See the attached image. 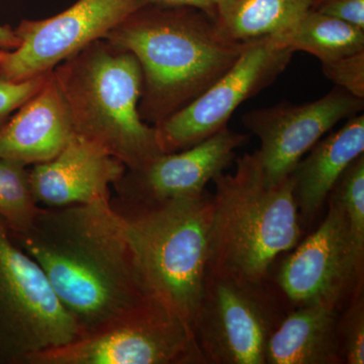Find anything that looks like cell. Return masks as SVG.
<instances>
[{"label":"cell","mask_w":364,"mask_h":364,"mask_svg":"<svg viewBox=\"0 0 364 364\" xmlns=\"http://www.w3.org/2000/svg\"><path fill=\"white\" fill-rule=\"evenodd\" d=\"M11 236L42 268L80 336L154 301L111 200L40 207L30 227Z\"/></svg>","instance_id":"cell-1"},{"label":"cell","mask_w":364,"mask_h":364,"mask_svg":"<svg viewBox=\"0 0 364 364\" xmlns=\"http://www.w3.org/2000/svg\"><path fill=\"white\" fill-rule=\"evenodd\" d=\"M104 39L138 60L143 74L139 114L151 126L214 85L236 63L245 44L228 38L203 9L158 1L130 14Z\"/></svg>","instance_id":"cell-2"},{"label":"cell","mask_w":364,"mask_h":364,"mask_svg":"<svg viewBox=\"0 0 364 364\" xmlns=\"http://www.w3.org/2000/svg\"><path fill=\"white\" fill-rule=\"evenodd\" d=\"M235 163L233 173L221 172L213 179L208 272L265 282L275 260L301 238L294 179L289 174L267 186L255 152Z\"/></svg>","instance_id":"cell-3"},{"label":"cell","mask_w":364,"mask_h":364,"mask_svg":"<svg viewBox=\"0 0 364 364\" xmlns=\"http://www.w3.org/2000/svg\"><path fill=\"white\" fill-rule=\"evenodd\" d=\"M74 134L102 146L128 170L163 154L154 126L139 114L143 74L131 52L100 39L53 70Z\"/></svg>","instance_id":"cell-4"},{"label":"cell","mask_w":364,"mask_h":364,"mask_svg":"<svg viewBox=\"0 0 364 364\" xmlns=\"http://www.w3.org/2000/svg\"><path fill=\"white\" fill-rule=\"evenodd\" d=\"M213 196L117 213L151 299L191 328L208 273Z\"/></svg>","instance_id":"cell-5"},{"label":"cell","mask_w":364,"mask_h":364,"mask_svg":"<svg viewBox=\"0 0 364 364\" xmlns=\"http://www.w3.org/2000/svg\"><path fill=\"white\" fill-rule=\"evenodd\" d=\"M267 280L208 272L191 331L205 363L267 364L268 339L286 314Z\"/></svg>","instance_id":"cell-6"},{"label":"cell","mask_w":364,"mask_h":364,"mask_svg":"<svg viewBox=\"0 0 364 364\" xmlns=\"http://www.w3.org/2000/svg\"><path fill=\"white\" fill-rule=\"evenodd\" d=\"M79 336L42 268L0 218V364H25L33 354Z\"/></svg>","instance_id":"cell-7"},{"label":"cell","mask_w":364,"mask_h":364,"mask_svg":"<svg viewBox=\"0 0 364 364\" xmlns=\"http://www.w3.org/2000/svg\"><path fill=\"white\" fill-rule=\"evenodd\" d=\"M205 363L191 328L155 301L25 364Z\"/></svg>","instance_id":"cell-8"},{"label":"cell","mask_w":364,"mask_h":364,"mask_svg":"<svg viewBox=\"0 0 364 364\" xmlns=\"http://www.w3.org/2000/svg\"><path fill=\"white\" fill-rule=\"evenodd\" d=\"M294 52L272 37L249 41L231 68L183 109L155 124L162 153L188 149L226 128L244 102L272 85Z\"/></svg>","instance_id":"cell-9"},{"label":"cell","mask_w":364,"mask_h":364,"mask_svg":"<svg viewBox=\"0 0 364 364\" xmlns=\"http://www.w3.org/2000/svg\"><path fill=\"white\" fill-rule=\"evenodd\" d=\"M156 0H77L51 18L23 20L18 48L0 51V77L23 81L51 72L139 9Z\"/></svg>","instance_id":"cell-10"},{"label":"cell","mask_w":364,"mask_h":364,"mask_svg":"<svg viewBox=\"0 0 364 364\" xmlns=\"http://www.w3.org/2000/svg\"><path fill=\"white\" fill-rule=\"evenodd\" d=\"M324 221L277 273L280 293L294 308L326 305L338 308L347 296L363 287L364 254L352 240L342 208L332 198Z\"/></svg>","instance_id":"cell-11"},{"label":"cell","mask_w":364,"mask_h":364,"mask_svg":"<svg viewBox=\"0 0 364 364\" xmlns=\"http://www.w3.org/2000/svg\"><path fill=\"white\" fill-rule=\"evenodd\" d=\"M363 107L364 100L336 86L316 102H282L244 114V127L260 141L255 153L265 183L274 186L289 176L323 136L339 122L360 114Z\"/></svg>","instance_id":"cell-12"},{"label":"cell","mask_w":364,"mask_h":364,"mask_svg":"<svg viewBox=\"0 0 364 364\" xmlns=\"http://www.w3.org/2000/svg\"><path fill=\"white\" fill-rule=\"evenodd\" d=\"M250 136L230 130L219 133L188 149L163 153L143 168L126 170L112 188L117 198L111 203L117 213L156 207L200 195L217 174L236 159V149Z\"/></svg>","instance_id":"cell-13"},{"label":"cell","mask_w":364,"mask_h":364,"mask_svg":"<svg viewBox=\"0 0 364 364\" xmlns=\"http://www.w3.org/2000/svg\"><path fill=\"white\" fill-rule=\"evenodd\" d=\"M127 167L102 146L74 134L49 161L33 165L31 186L42 208H62L111 200V188Z\"/></svg>","instance_id":"cell-14"},{"label":"cell","mask_w":364,"mask_h":364,"mask_svg":"<svg viewBox=\"0 0 364 364\" xmlns=\"http://www.w3.org/2000/svg\"><path fill=\"white\" fill-rule=\"evenodd\" d=\"M73 135L68 107L52 71L39 92L0 129V159L26 166L47 162Z\"/></svg>","instance_id":"cell-15"},{"label":"cell","mask_w":364,"mask_h":364,"mask_svg":"<svg viewBox=\"0 0 364 364\" xmlns=\"http://www.w3.org/2000/svg\"><path fill=\"white\" fill-rule=\"evenodd\" d=\"M364 154V114L349 117L342 128L301 158L291 176L301 222H311L327 202L345 169Z\"/></svg>","instance_id":"cell-16"},{"label":"cell","mask_w":364,"mask_h":364,"mask_svg":"<svg viewBox=\"0 0 364 364\" xmlns=\"http://www.w3.org/2000/svg\"><path fill=\"white\" fill-rule=\"evenodd\" d=\"M338 308L308 305L294 308L268 339L267 364H339Z\"/></svg>","instance_id":"cell-17"},{"label":"cell","mask_w":364,"mask_h":364,"mask_svg":"<svg viewBox=\"0 0 364 364\" xmlns=\"http://www.w3.org/2000/svg\"><path fill=\"white\" fill-rule=\"evenodd\" d=\"M317 0H219L215 23L237 43L286 32L315 6Z\"/></svg>","instance_id":"cell-18"},{"label":"cell","mask_w":364,"mask_h":364,"mask_svg":"<svg viewBox=\"0 0 364 364\" xmlns=\"http://www.w3.org/2000/svg\"><path fill=\"white\" fill-rule=\"evenodd\" d=\"M272 38L294 53L313 55L321 63L364 51L363 30L313 9L286 32Z\"/></svg>","instance_id":"cell-19"},{"label":"cell","mask_w":364,"mask_h":364,"mask_svg":"<svg viewBox=\"0 0 364 364\" xmlns=\"http://www.w3.org/2000/svg\"><path fill=\"white\" fill-rule=\"evenodd\" d=\"M39 208L26 165L0 159V218L11 233H21L28 229Z\"/></svg>","instance_id":"cell-20"},{"label":"cell","mask_w":364,"mask_h":364,"mask_svg":"<svg viewBox=\"0 0 364 364\" xmlns=\"http://www.w3.org/2000/svg\"><path fill=\"white\" fill-rule=\"evenodd\" d=\"M329 196L343 210L352 240L364 254V154L345 169Z\"/></svg>","instance_id":"cell-21"},{"label":"cell","mask_w":364,"mask_h":364,"mask_svg":"<svg viewBox=\"0 0 364 364\" xmlns=\"http://www.w3.org/2000/svg\"><path fill=\"white\" fill-rule=\"evenodd\" d=\"M337 337L343 363H364L363 287L356 289L342 318L337 323Z\"/></svg>","instance_id":"cell-22"},{"label":"cell","mask_w":364,"mask_h":364,"mask_svg":"<svg viewBox=\"0 0 364 364\" xmlns=\"http://www.w3.org/2000/svg\"><path fill=\"white\" fill-rule=\"evenodd\" d=\"M322 70L337 87L364 100V51L325 62Z\"/></svg>","instance_id":"cell-23"},{"label":"cell","mask_w":364,"mask_h":364,"mask_svg":"<svg viewBox=\"0 0 364 364\" xmlns=\"http://www.w3.org/2000/svg\"><path fill=\"white\" fill-rule=\"evenodd\" d=\"M51 72L23 81H11L0 77V129L9 116L39 92Z\"/></svg>","instance_id":"cell-24"},{"label":"cell","mask_w":364,"mask_h":364,"mask_svg":"<svg viewBox=\"0 0 364 364\" xmlns=\"http://www.w3.org/2000/svg\"><path fill=\"white\" fill-rule=\"evenodd\" d=\"M313 9L364 31V0H317Z\"/></svg>","instance_id":"cell-25"},{"label":"cell","mask_w":364,"mask_h":364,"mask_svg":"<svg viewBox=\"0 0 364 364\" xmlns=\"http://www.w3.org/2000/svg\"><path fill=\"white\" fill-rule=\"evenodd\" d=\"M161 4H171V6H188L198 7L207 11L213 16L215 4L219 0H156Z\"/></svg>","instance_id":"cell-26"},{"label":"cell","mask_w":364,"mask_h":364,"mask_svg":"<svg viewBox=\"0 0 364 364\" xmlns=\"http://www.w3.org/2000/svg\"><path fill=\"white\" fill-rule=\"evenodd\" d=\"M20 45V39L9 26L0 25V51H9Z\"/></svg>","instance_id":"cell-27"}]
</instances>
